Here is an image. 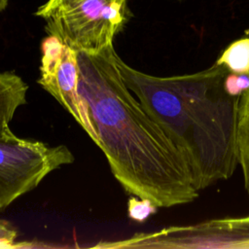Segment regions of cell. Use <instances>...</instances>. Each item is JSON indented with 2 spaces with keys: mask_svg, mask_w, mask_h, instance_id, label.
I'll list each match as a JSON object with an SVG mask.
<instances>
[{
  "mask_svg": "<svg viewBox=\"0 0 249 249\" xmlns=\"http://www.w3.org/2000/svg\"><path fill=\"white\" fill-rule=\"evenodd\" d=\"M224 87L230 95L240 96L249 89V75L229 72L225 78Z\"/></svg>",
  "mask_w": 249,
  "mask_h": 249,
  "instance_id": "cell-11",
  "label": "cell"
},
{
  "mask_svg": "<svg viewBox=\"0 0 249 249\" xmlns=\"http://www.w3.org/2000/svg\"><path fill=\"white\" fill-rule=\"evenodd\" d=\"M112 46L89 53L77 51L79 91L96 132V145L124 191L172 207L198 196L180 149L127 89Z\"/></svg>",
  "mask_w": 249,
  "mask_h": 249,
  "instance_id": "cell-1",
  "label": "cell"
},
{
  "mask_svg": "<svg viewBox=\"0 0 249 249\" xmlns=\"http://www.w3.org/2000/svg\"><path fill=\"white\" fill-rule=\"evenodd\" d=\"M94 247L145 249H249V215L172 226Z\"/></svg>",
  "mask_w": 249,
  "mask_h": 249,
  "instance_id": "cell-5",
  "label": "cell"
},
{
  "mask_svg": "<svg viewBox=\"0 0 249 249\" xmlns=\"http://www.w3.org/2000/svg\"><path fill=\"white\" fill-rule=\"evenodd\" d=\"M116 62L127 89L183 153L198 192L234 173L240 96L226 91L225 66L215 62L196 73L158 77L119 55Z\"/></svg>",
  "mask_w": 249,
  "mask_h": 249,
  "instance_id": "cell-2",
  "label": "cell"
},
{
  "mask_svg": "<svg viewBox=\"0 0 249 249\" xmlns=\"http://www.w3.org/2000/svg\"><path fill=\"white\" fill-rule=\"evenodd\" d=\"M238 164L242 168L244 187L249 197V89L239 97L236 124Z\"/></svg>",
  "mask_w": 249,
  "mask_h": 249,
  "instance_id": "cell-8",
  "label": "cell"
},
{
  "mask_svg": "<svg viewBox=\"0 0 249 249\" xmlns=\"http://www.w3.org/2000/svg\"><path fill=\"white\" fill-rule=\"evenodd\" d=\"M79 1L81 0H49L37 10L35 15L47 19L54 14L73 6Z\"/></svg>",
  "mask_w": 249,
  "mask_h": 249,
  "instance_id": "cell-12",
  "label": "cell"
},
{
  "mask_svg": "<svg viewBox=\"0 0 249 249\" xmlns=\"http://www.w3.org/2000/svg\"><path fill=\"white\" fill-rule=\"evenodd\" d=\"M8 4V0H0V11L4 10Z\"/></svg>",
  "mask_w": 249,
  "mask_h": 249,
  "instance_id": "cell-14",
  "label": "cell"
},
{
  "mask_svg": "<svg viewBox=\"0 0 249 249\" xmlns=\"http://www.w3.org/2000/svg\"><path fill=\"white\" fill-rule=\"evenodd\" d=\"M245 34H247V35H249V27L245 30Z\"/></svg>",
  "mask_w": 249,
  "mask_h": 249,
  "instance_id": "cell-15",
  "label": "cell"
},
{
  "mask_svg": "<svg viewBox=\"0 0 249 249\" xmlns=\"http://www.w3.org/2000/svg\"><path fill=\"white\" fill-rule=\"evenodd\" d=\"M40 77L37 83L50 92L96 143L97 136L86 101L79 91L77 51L49 35L41 46Z\"/></svg>",
  "mask_w": 249,
  "mask_h": 249,
  "instance_id": "cell-6",
  "label": "cell"
},
{
  "mask_svg": "<svg viewBox=\"0 0 249 249\" xmlns=\"http://www.w3.org/2000/svg\"><path fill=\"white\" fill-rule=\"evenodd\" d=\"M18 236L17 231L12 227V225L0 219V248H12L15 245L16 238Z\"/></svg>",
  "mask_w": 249,
  "mask_h": 249,
  "instance_id": "cell-13",
  "label": "cell"
},
{
  "mask_svg": "<svg viewBox=\"0 0 249 249\" xmlns=\"http://www.w3.org/2000/svg\"><path fill=\"white\" fill-rule=\"evenodd\" d=\"M215 62L229 72L249 75V35L231 42Z\"/></svg>",
  "mask_w": 249,
  "mask_h": 249,
  "instance_id": "cell-9",
  "label": "cell"
},
{
  "mask_svg": "<svg viewBox=\"0 0 249 249\" xmlns=\"http://www.w3.org/2000/svg\"><path fill=\"white\" fill-rule=\"evenodd\" d=\"M158 206L150 199L132 196L127 202L128 217L137 222L146 221L151 215L157 212Z\"/></svg>",
  "mask_w": 249,
  "mask_h": 249,
  "instance_id": "cell-10",
  "label": "cell"
},
{
  "mask_svg": "<svg viewBox=\"0 0 249 249\" xmlns=\"http://www.w3.org/2000/svg\"><path fill=\"white\" fill-rule=\"evenodd\" d=\"M74 161L65 145L16 137L0 140V211L35 189L52 171Z\"/></svg>",
  "mask_w": 249,
  "mask_h": 249,
  "instance_id": "cell-4",
  "label": "cell"
},
{
  "mask_svg": "<svg viewBox=\"0 0 249 249\" xmlns=\"http://www.w3.org/2000/svg\"><path fill=\"white\" fill-rule=\"evenodd\" d=\"M125 2L81 0L48 18L46 30L78 52H101L113 45L126 19Z\"/></svg>",
  "mask_w": 249,
  "mask_h": 249,
  "instance_id": "cell-3",
  "label": "cell"
},
{
  "mask_svg": "<svg viewBox=\"0 0 249 249\" xmlns=\"http://www.w3.org/2000/svg\"><path fill=\"white\" fill-rule=\"evenodd\" d=\"M28 86L12 72L0 73V140L17 137L10 127L16 110L26 103Z\"/></svg>",
  "mask_w": 249,
  "mask_h": 249,
  "instance_id": "cell-7",
  "label": "cell"
}]
</instances>
